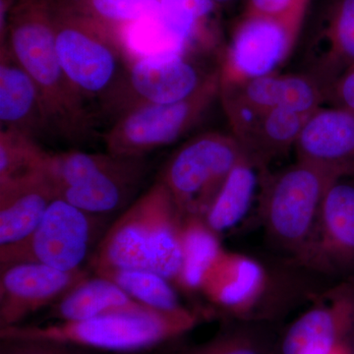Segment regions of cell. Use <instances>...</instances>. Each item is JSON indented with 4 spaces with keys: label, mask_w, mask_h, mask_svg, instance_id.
<instances>
[{
    "label": "cell",
    "mask_w": 354,
    "mask_h": 354,
    "mask_svg": "<svg viewBox=\"0 0 354 354\" xmlns=\"http://www.w3.org/2000/svg\"><path fill=\"white\" fill-rule=\"evenodd\" d=\"M106 216L88 213L57 198L27 239L0 249V266L38 263L65 272L82 270Z\"/></svg>",
    "instance_id": "9c48e42d"
},
{
    "label": "cell",
    "mask_w": 354,
    "mask_h": 354,
    "mask_svg": "<svg viewBox=\"0 0 354 354\" xmlns=\"http://www.w3.org/2000/svg\"><path fill=\"white\" fill-rule=\"evenodd\" d=\"M297 0H245L243 13L254 15H279L286 12Z\"/></svg>",
    "instance_id": "1f68e13d"
},
{
    "label": "cell",
    "mask_w": 354,
    "mask_h": 354,
    "mask_svg": "<svg viewBox=\"0 0 354 354\" xmlns=\"http://www.w3.org/2000/svg\"><path fill=\"white\" fill-rule=\"evenodd\" d=\"M191 57L177 53L130 60L127 88L115 118L139 104H172L188 99L220 71V67L204 70Z\"/></svg>",
    "instance_id": "30bf717a"
},
{
    "label": "cell",
    "mask_w": 354,
    "mask_h": 354,
    "mask_svg": "<svg viewBox=\"0 0 354 354\" xmlns=\"http://www.w3.org/2000/svg\"><path fill=\"white\" fill-rule=\"evenodd\" d=\"M60 8L120 32L160 12V0H50Z\"/></svg>",
    "instance_id": "484cf974"
},
{
    "label": "cell",
    "mask_w": 354,
    "mask_h": 354,
    "mask_svg": "<svg viewBox=\"0 0 354 354\" xmlns=\"http://www.w3.org/2000/svg\"><path fill=\"white\" fill-rule=\"evenodd\" d=\"M93 272L113 281L133 299L150 308L174 311L183 307L171 281L156 272L118 268H101Z\"/></svg>",
    "instance_id": "4316f807"
},
{
    "label": "cell",
    "mask_w": 354,
    "mask_h": 354,
    "mask_svg": "<svg viewBox=\"0 0 354 354\" xmlns=\"http://www.w3.org/2000/svg\"><path fill=\"white\" fill-rule=\"evenodd\" d=\"M197 323V314L184 307L174 311L151 309L50 325L10 326L0 328V339L48 341L114 353H134L177 339Z\"/></svg>",
    "instance_id": "277c9868"
},
{
    "label": "cell",
    "mask_w": 354,
    "mask_h": 354,
    "mask_svg": "<svg viewBox=\"0 0 354 354\" xmlns=\"http://www.w3.org/2000/svg\"><path fill=\"white\" fill-rule=\"evenodd\" d=\"M245 157L234 135L205 133L171 156L158 180L167 186L184 218H204L230 172Z\"/></svg>",
    "instance_id": "52a82bcc"
},
{
    "label": "cell",
    "mask_w": 354,
    "mask_h": 354,
    "mask_svg": "<svg viewBox=\"0 0 354 354\" xmlns=\"http://www.w3.org/2000/svg\"><path fill=\"white\" fill-rule=\"evenodd\" d=\"M55 199L46 171L0 181V249L27 239Z\"/></svg>",
    "instance_id": "d6986e66"
},
{
    "label": "cell",
    "mask_w": 354,
    "mask_h": 354,
    "mask_svg": "<svg viewBox=\"0 0 354 354\" xmlns=\"http://www.w3.org/2000/svg\"><path fill=\"white\" fill-rule=\"evenodd\" d=\"M319 354H349L348 346H339V348L332 349V351H327V353Z\"/></svg>",
    "instance_id": "e575fe53"
},
{
    "label": "cell",
    "mask_w": 354,
    "mask_h": 354,
    "mask_svg": "<svg viewBox=\"0 0 354 354\" xmlns=\"http://www.w3.org/2000/svg\"><path fill=\"white\" fill-rule=\"evenodd\" d=\"M0 124L37 140L53 136L39 88L6 46H0Z\"/></svg>",
    "instance_id": "ac0fdd59"
},
{
    "label": "cell",
    "mask_w": 354,
    "mask_h": 354,
    "mask_svg": "<svg viewBox=\"0 0 354 354\" xmlns=\"http://www.w3.org/2000/svg\"><path fill=\"white\" fill-rule=\"evenodd\" d=\"M354 330V274L328 291L286 330L277 354H319L348 346Z\"/></svg>",
    "instance_id": "8fae6325"
},
{
    "label": "cell",
    "mask_w": 354,
    "mask_h": 354,
    "mask_svg": "<svg viewBox=\"0 0 354 354\" xmlns=\"http://www.w3.org/2000/svg\"><path fill=\"white\" fill-rule=\"evenodd\" d=\"M349 354H354V330L348 342Z\"/></svg>",
    "instance_id": "d590c367"
},
{
    "label": "cell",
    "mask_w": 354,
    "mask_h": 354,
    "mask_svg": "<svg viewBox=\"0 0 354 354\" xmlns=\"http://www.w3.org/2000/svg\"><path fill=\"white\" fill-rule=\"evenodd\" d=\"M50 307V316L58 322L87 320L109 314L141 313L153 309L133 299L113 281L95 274H88Z\"/></svg>",
    "instance_id": "7402d4cb"
},
{
    "label": "cell",
    "mask_w": 354,
    "mask_h": 354,
    "mask_svg": "<svg viewBox=\"0 0 354 354\" xmlns=\"http://www.w3.org/2000/svg\"><path fill=\"white\" fill-rule=\"evenodd\" d=\"M308 73L328 91L354 65V0H334L324 14L306 53Z\"/></svg>",
    "instance_id": "44dd1931"
},
{
    "label": "cell",
    "mask_w": 354,
    "mask_h": 354,
    "mask_svg": "<svg viewBox=\"0 0 354 354\" xmlns=\"http://www.w3.org/2000/svg\"><path fill=\"white\" fill-rule=\"evenodd\" d=\"M261 174L262 169L248 157L235 165L204 218L214 232L220 234L245 216L261 183Z\"/></svg>",
    "instance_id": "cb8c5ba5"
},
{
    "label": "cell",
    "mask_w": 354,
    "mask_h": 354,
    "mask_svg": "<svg viewBox=\"0 0 354 354\" xmlns=\"http://www.w3.org/2000/svg\"><path fill=\"white\" fill-rule=\"evenodd\" d=\"M304 263L320 271L354 274V176L339 177L326 193Z\"/></svg>",
    "instance_id": "4fadbf2b"
},
{
    "label": "cell",
    "mask_w": 354,
    "mask_h": 354,
    "mask_svg": "<svg viewBox=\"0 0 354 354\" xmlns=\"http://www.w3.org/2000/svg\"><path fill=\"white\" fill-rule=\"evenodd\" d=\"M0 354H76L68 344L48 341H1Z\"/></svg>",
    "instance_id": "f546056e"
},
{
    "label": "cell",
    "mask_w": 354,
    "mask_h": 354,
    "mask_svg": "<svg viewBox=\"0 0 354 354\" xmlns=\"http://www.w3.org/2000/svg\"><path fill=\"white\" fill-rule=\"evenodd\" d=\"M50 6L55 46L65 75L88 106L95 102L102 113L115 118L129 69L118 32L51 2Z\"/></svg>",
    "instance_id": "3957f363"
},
{
    "label": "cell",
    "mask_w": 354,
    "mask_h": 354,
    "mask_svg": "<svg viewBox=\"0 0 354 354\" xmlns=\"http://www.w3.org/2000/svg\"><path fill=\"white\" fill-rule=\"evenodd\" d=\"M19 0H0V44L6 38L7 24L9 17Z\"/></svg>",
    "instance_id": "d6a6232c"
},
{
    "label": "cell",
    "mask_w": 354,
    "mask_h": 354,
    "mask_svg": "<svg viewBox=\"0 0 354 354\" xmlns=\"http://www.w3.org/2000/svg\"><path fill=\"white\" fill-rule=\"evenodd\" d=\"M311 0H297L279 15L242 13L221 50V85L278 73L299 38Z\"/></svg>",
    "instance_id": "8992f818"
},
{
    "label": "cell",
    "mask_w": 354,
    "mask_h": 354,
    "mask_svg": "<svg viewBox=\"0 0 354 354\" xmlns=\"http://www.w3.org/2000/svg\"><path fill=\"white\" fill-rule=\"evenodd\" d=\"M48 155L37 140L13 130L0 129V181L46 171Z\"/></svg>",
    "instance_id": "83f0119b"
},
{
    "label": "cell",
    "mask_w": 354,
    "mask_h": 354,
    "mask_svg": "<svg viewBox=\"0 0 354 354\" xmlns=\"http://www.w3.org/2000/svg\"><path fill=\"white\" fill-rule=\"evenodd\" d=\"M220 93L218 71L198 92L183 101L139 104L127 109L104 133L106 150L120 157L146 158L147 153L171 145L201 120Z\"/></svg>",
    "instance_id": "ba28073f"
},
{
    "label": "cell",
    "mask_w": 354,
    "mask_h": 354,
    "mask_svg": "<svg viewBox=\"0 0 354 354\" xmlns=\"http://www.w3.org/2000/svg\"><path fill=\"white\" fill-rule=\"evenodd\" d=\"M146 158H127L106 153L95 169L76 185L57 193V198L77 208L108 216L124 208L148 174Z\"/></svg>",
    "instance_id": "9a60e30c"
},
{
    "label": "cell",
    "mask_w": 354,
    "mask_h": 354,
    "mask_svg": "<svg viewBox=\"0 0 354 354\" xmlns=\"http://www.w3.org/2000/svg\"><path fill=\"white\" fill-rule=\"evenodd\" d=\"M232 135L262 171L295 149L310 114L286 109H225ZM314 113V111H313Z\"/></svg>",
    "instance_id": "2e32d148"
},
{
    "label": "cell",
    "mask_w": 354,
    "mask_h": 354,
    "mask_svg": "<svg viewBox=\"0 0 354 354\" xmlns=\"http://www.w3.org/2000/svg\"><path fill=\"white\" fill-rule=\"evenodd\" d=\"M339 169L297 160L274 174H261V215L274 246L305 262L315 236L324 197Z\"/></svg>",
    "instance_id": "5b68a950"
},
{
    "label": "cell",
    "mask_w": 354,
    "mask_h": 354,
    "mask_svg": "<svg viewBox=\"0 0 354 354\" xmlns=\"http://www.w3.org/2000/svg\"><path fill=\"white\" fill-rule=\"evenodd\" d=\"M297 160L354 176V111L326 106L307 118L295 145Z\"/></svg>",
    "instance_id": "e0dca14e"
},
{
    "label": "cell",
    "mask_w": 354,
    "mask_h": 354,
    "mask_svg": "<svg viewBox=\"0 0 354 354\" xmlns=\"http://www.w3.org/2000/svg\"><path fill=\"white\" fill-rule=\"evenodd\" d=\"M88 276L84 269L65 272L38 263L1 267L0 328L20 325L30 314L55 304Z\"/></svg>",
    "instance_id": "7c38bea8"
},
{
    "label": "cell",
    "mask_w": 354,
    "mask_h": 354,
    "mask_svg": "<svg viewBox=\"0 0 354 354\" xmlns=\"http://www.w3.org/2000/svg\"><path fill=\"white\" fill-rule=\"evenodd\" d=\"M218 236L204 218H184L183 268L177 285L186 290H201L207 272L223 252Z\"/></svg>",
    "instance_id": "d4e9b609"
},
{
    "label": "cell",
    "mask_w": 354,
    "mask_h": 354,
    "mask_svg": "<svg viewBox=\"0 0 354 354\" xmlns=\"http://www.w3.org/2000/svg\"><path fill=\"white\" fill-rule=\"evenodd\" d=\"M183 223L171 192L157 180L106 230L91 269L147 270L177 283L183 268Z\"/></svg>",
    "instance_id": "7a4b0ae2"
},
{
    "label": "cell",
    "mask_w": 354,
    "mask_h": 354,
    "mask_svg": "<svg viewBox=\"0 0 354 354\" xmlns=\"http://www.w3.org/2000/svg\"><path fill=\"white\" fill-rule=\"evenodd\" d=\"M267 283L265 269L257 261L223 251L207 272L201 290L221 308L249 320Z\"/></svg>",
    "instance_id": "ffe728a7"
},
{
    "label": "cell",
    "mask_w": 354,
    "mask_h": 354,
    "mask_svg": "<svg viewBox=\"0 0 354 354\" xmlns=\"http://www.w3.org/2000/svg\"><path fill=\"white\" fill-rule=\"evenodd\" d=\"M326 104L354 111V65L342 72L328 88Z\"/></svg>",
    "instance_id": "4dcf8cb0"
},
{
    "label": "cell",
    "mask_w": 354,
    "mask_h": 354,
    "mask_svg": "<svg viewBox=\"0 0 354 354\" xmlns=\"http://www.w3.org/2000/svg\"><path fill=\"white\" fill-rule=\"evenodd\" d=\"M3 44L39 88L53 136L74 143L91 137L97 115L65 75L50 0H19L9 17Z\"/></svg>",
    "instance_id": "6da1fadb"
},
{
    "label": "cell",
    "mask_w": 354,
    "mask_h": 354,
    "mask_svg": "<svg viewBox=\"0 0 354 354\" xmlns=\"http://www.w3.org/2000/svg\"><path fill=\"white\" fill-rule=\"evenodd\" d=\"M160 17L190 53H212L221 46L220 12L212 0H160Z\"/></svg>",
    "instance_id": "603a6c76"
},
{
    "label": "cell",
    "mask_w": 354,
    "mask_h": 354,
    "mask_svg": "<svg viewBox=\"0 0 354 354\" xmlns=\"http://www.w3.org/2000/svg\"><path fill=\"white\" fill-rule=\"evenodd\" d=\"M223 109H286L310 114L326 104L327 90L315 76L274 73L232 85H221Z\"/></svg>",
    "instance_id": "5bb4252c"
},
{
    "label": "cell",
    "mask_w": 354,
    "mask_h": 354,
    "mask_svg": "<svg viewBox=\"0 0 354 354\" xmlns=\"http://www.w3.org/2000/svg\"><path fill=\"white\" fill-rule=\"evenodd\" d=\"M212 1L215 2L216 6L220 7L221 10H223V9L232 6L236 0H212Z\"/></svg>",
    "instance_id": "836d02e7"
},
{
    "label": "cell",
    "mask_w": 354,
    "mask_h": 354,
    "mask_svg": "<svg viewBox=\"0 0 354 354\" xmlns=\"http://www.w3.org/2000/svg\"><path fill=\"white\" fill-rule=\"evenodd\" d=\"M167 354H277V348H272L257 330L235 327L201 344L180 346Z\"/></svg>",
    "instance_id": "f1b7e54d"
}]
</instances>
